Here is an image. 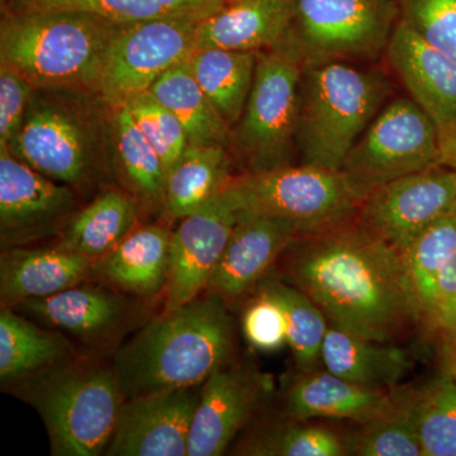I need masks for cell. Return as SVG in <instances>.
I'll list each match as a JSON object with an SVG mask.
<instances>
[{"label":"cell","instance_id":"41","mask_svg":"<svg viewBox=\"0 0 456 456\" xmlns=\"http://www.w3.org/2000/svg\"><path fill=\"white\" fill-rule=\"evenodd\" d=\"M425 322L443 336L456 334V253L441 272L434 305Z\"/></svg>","mask_w":456,"mask_h":456},{"label":"cell","instance_id":"24","mask_svg":"<svg viewBox=\"0 0 456 456\" xmlns=\"http://www.w3.org/2000/svg\"><path fill=\"white\" fill-rule=\"evenodd\" d=\"M171 235L159 224L134 227L98 260L99 274L122 293L142 298L160 293L169 278Z\"/></svg>","mask_w":456,"mask_h":456},{"label":"cell","instance_id":"2","mask_svg":"<svg viewBox=\"0 0 456 456\" xmlns=\"http://www.w3.org/2000/svg\"><path fill=\"white\" fill-rule=\"evenodd\" d=\"M232 350L233 321L227 302L207 292L151 321L118 350L113 368L128 399L203 386L228 364Z\"/></svg>","mask_w":456,"mask_h":456},{"label":"cell","instance_id":"10","mask_svg":"<svg viewBox=\"0 0 456 456\" xmlns=\"http://www.w3.org/2000/svg\"><path fill=\"white\" fill-rule=\"evenodd\" d=\"M436 125L416 102H387L347 155L341 171L362 197L393 180L440 165Z\"/></svg>","mask_w":456,"mask_h":456},{"label":"cell","instance_id":"17","mask_svg":"<svg viewBox=\"0 0 456 456\" xmlns=\"http://www.w3.org/2000/svg\"><path fill=\"white\" fill-rule=\"evenodd\" d=\"M399 80L436 125L441 141L456 130V62L399 18L386 50Z\"/></svg>","mask_w":456,"mask_h":456},{"label":"cell","instance_id":"20","mask_svg":"<svg viewBox=\"0 0 456 456\" xmlns=\"http://www.w3.org/2000/svg\"><path fill=\"white\" fill-rule=\"evenodd\" d=\"M98 260L53 248H4L0 257V298L3 308L27 299L42 298L83 284Z\"/></svg>","mask_w":456,"mask_h":456},{"label":"cell","instance_id":"25","mask_svg":"<svg viewBox=\"0 0 456 456\" xmlns=\"http://www.w3.org/2000/svg\"><path fill=\"white\" fill-rule=\"evenodd\" d=\"M322 362L342 379L380 391L397 388L413 369L410 354L397 344L368 340L330 325Z\"/></svg>","mask_w":456,"mask_h":456},{"label":"cell","instance_id":"38","mask_svg":"<svg viewBox=\"0 0 456 456\" xmlns=\"http://www.w3.org/2000/svg\"><path fill=\"white\" fill-rule=\"evenodd\" d=\"M399 18L456 62V0H395Z\"/></svg>","mask_w":456,"mask_h":456},{"label":"cell","instance_id":"42","mask_svg":"<svg viewBox=\"0 0 456 456\" xmlns=\"http://www.w3.org/2000/svg\"><path fill=\"white\" fill-rule=\"evenodd\" d=\"M440 362L441 375H445L456 382V334L444 336Z\"/></svg>","mask_w":456,"mask_h":456},{"label":"cell","instance_id":"12","mask_svg":"<svg viewBox=\"0 0 456 456\" xmlns=\"http://www.w3.org/2000/svg\"><path fill=\"white\" fill-rule=\"evenodd\" d=\"M455 204L456 170L440 164L374 189L360 207L358 220L403 254Z\"/></svg>","mask_w":456,"mask_h":456},{"label":"cell","instance_id":"18","mask_svg":"<svg viewBox=\"0 0 456 456\" xmlns=\"http://www.w3.org/2000/svg\"><path fill=\"white\" fill-rule=\"evenodd\" d=\"M301 236V230L283 218L244 216L207 284V292L218 294L226 302L244 296Z\"/></svg>","mask_w":456,"mask_h":456},{"label":"cell","instance_id":"16","mask_svg":"<svg viewBox=\"0 0 456 456\" xmlns=\"http://www.w3.org/2000/svg\"><path fill=\"white\" fill-rule=\"evenodd\" d=\"M268 387L259 371L224 365L203 383L188 441V456H218L259 411Z\"/></svg>","mask_w":456,"mask_h":456},{"label":"cell","instance_id":"34","mask_svg":"<svg viewBox=\"0 0 456 456\" xmlns=\"http://www.w3.org/2000/svg\"><path fill=\"white\" fill-rule=\"evenodd\" d=\"M455 253L456 213L452 209L419 233L402 254L415 285L424 321L434 305L441 272Z\"/></svg>","mask_w":456,"mask_h":456},{"label":"cell","instance_id":"36","mask_svg":"<svg viewBox=\"0 0 456 456\" xmlns=\"http://www.w3.org/2000/svg\"><path fill=\"white\" fill-rule=\"evenodd\" d=\"M246 454L260 456L346 455L345 441L323 426L287 424L264 432L251 441Z\"/></svg>","mask_w":456,"mask_h":456},{"label":"cell","instance_id":"14","mask_svg":"<svg viewBox=\"0 0 456 456\" xmlns=\"http://www.w3.org/2000/svg\"><path fill=\"white\" fill-rule=\"evenodd\" d=\"M77 211L75 189L53 182L0 147L3 248L27 244L62 228Z\"/></svg>","mask_w":456,"mask_h":456},{"label":"cell","instance_id":"15","mask_svg":"<svg viewBox=\"0 0 456 456\" xmlns=\"http://www.w3.org/2000/svg\"><path fill=\"white\" fill-rule=\"evenodd\" d=\"M200 388L160 389L126 399L104 454L187 456Z\"/></svg>","mask_w":456,"mask_h":456},{"label":"cell","instance_id":"3","mask_svg":"<svg viewBox=\"0 0 456 456\" xmlns=\"http://www.w3.org/2000/svg\"><path fill=\"white\" fill-rule=\"evenodd\" d=\"M119 23L84 12L4 11L0 61L36 89L98 95L104 61Z\"/></svg>","mask_w":456,"mask_h":456},{"label":"cell","instance_id":"1","mask_svg":"<svg viewBox=\"0 0 456 456\" xmlns=\"http://www.w3.org/2000/svg\"><path fill=\"white\" fill-rule=\"evenodd\" d=\"M283 255L287 281L330 326L395 344L424 321L404 257L355 218L299 237Z\"/></svg>","mask_w":456,"mask_h":456},{"label":"cell","instance_id":"26","mask_svg":"<svg viewBox=\"0 0 456 456\" xmlns=\"http://www.w3.org/2000/svg\"><path fill=\"white\" fill-rule=\"evenodd\" d=\"M139 209L125 189H107L66 221L56 248L102 259L136 227Z\"/></svg>","mask_w":456,"mask_h":456},{"label":"cell","instance_id":"43","mask_svg":"<svg viewBox=\"0 0 456 456\" xmlns=\"http://www.w3.org/2000/svg\"><path fill=\"white\" fill-rule=\"evenodd\" d=\"M440 164L456 170V130L441 141Z\"/></svg>","mask_w":456,"mask_h":456},{"label":"cell","instance_id":"13","mask_svg":"<svg viewBox=\"0 0 456 456\" xmlns=\"http://www.w3.org/2000/svg\"><path fill=\"white\" fill-rule=\"evenodd\" d=\"M180 221L171 235L164 312L187 305L206 290L237 224L241 221V204L232 179L202 208Z\"/></svg>","mask_w":456,"mask_h":456},{"label":"cell","instance_id":"27","mask_svg":"<svg viewBox=\"0 0 456 456\" xmlns=\"http://www.w3.org/2000/svg\"><path fill=\"white\" fill-rule=\"evenodd\" d=\"M74 349L59 331H45L12 308L0 312V379L20 383L71 362Z\"/></svg>","mask_w":456,"mask_h":456},{"label":"cell","instance_id":"32","mask_svg":"<svg viewBox=\"0 0 456 456\" xmlns=\"http://www.w3.org/2000/svg\"><path fill=\"white\" fill-rule=\"evenodd\" d=\"M417 389L397 387L388 406L345 441L349 454L424 456L417 419Z\"/></svg>","mask_w":456,"mask_h":456},{"label":"cell","instance_id":"44","mask_svg":"<svg viewBox=\"0 0 456 456\" xmlns=\"http://www.w3.org/2000/svg\"><path fill=\"white\" fill-rule=\"evenodd\" d=\"M454 212L456 213V204H455V207H454Z\"/></svg>","mask_w":456,"mask_h":456},{"label":"cell","instance_id":"23","mask_svg":"<svg viewBox=\"0 0 456 456\" xmlns=\"http://www.w3.org/2000/svg\"><path fill=\"white\" fill-rule=\"evenodd\" d=\"M112 174L140 208L163 213L167 174L126 104L110 108Z\"/></svg>","mask_w":456,"mask_h":456},{"label":"cell","instance_id":"31","mask_svg":"<svg viewBox=\"0 0 456 456\" xmlns=\"http://www.w3.org/2000/svg\"><path fill=\"white\" fill-rule=\"evenodd\" d=\"M227 0H9L11 12H84L127 25L160 18L211 16Z\"/></svg>","mask_w":456,"mask_h":456},{"label":"cell","instance_id":"40","mask_svg":"<svg viewBox=\"0 0 456 456\" xmlns=\"http://www.w3.org/2000/svg\"><path fill=\"white\" fill-rule=\"evenodd\" d=\"M35 90L23 75L0 61V147L13 145Z\"/></svg>","mask_w":456,"mask_h":456},{"label":"cell","instance_id":"9","mask_svg":"<svg viewBox=\"0 0 456 456\" xmlns=\"http://www.w3.org/2000/svg\"><path fill=\"white\" fill-rule=\"evenodd\" d=\"M399 22L395 0H293L281 44L302 64L375 59Z\"/></svg>","mask_w":456,"mask_h":456},{"label":"cell","instance_id":"11","mask_svg":"<svg viewBox=\"0 0 456 456\" xmlns=\"http://www.w3.org/2000/svg\"><path fill=\"white\" fill-rule=\"evenodd\" d=\"M200 20L176 17L119 25L104 61L99 97L113 108L149 92L167 71L196 53Z\"/></svg>","mask_w":456,"mask_h":456},{"label":"cell","instance_id":"6","mask_svg":"<svg viewBox=\"0 0 456 456\" xmlns=\"http://www.w3.org/2000/svg\"><path fill=\"white\" fill-rule=\"evenodd\" d=\"M18 395L40 413L56 456H99L112 440L126 401L113 367L71 362L17 383Z\"/></svg>","mask_w":456,"mask_h":456},{"label":"cell","instance_id":"28","mask_svg":"<svg viewBox=\"0 0 456 456\" xmlns=\"http://www.w3.org/2000/svg\"><path fill=\"white\" fill-rule=\"evenodd\" d=\"M230 167L228 147L189 145L167 174L164 216L183 220L202 208L232 179Z\"/></svg>","mask_w":456,"mask_h":456},{"label":"cell","instance_id":"35","mask_svg":"<svg viewBox=\"0 0 456 456\" xmlns=\"http://www.w3.org/2000/svg\"><path fill=\"white\" fill-rule=\"evenodd\" d=\"M424 456H456V382L441 375L417 389Z\"/></svg>","mask_w":456,"mask_h":456},{"label":"cell","instance_id":"22","mask_svg":"<svg viewBox=\"0 0 456 456\" xmlns=\"http://www.w3.org/2000/svg\"><path fill=\"white\" fill-rule=\"evenodd\" d=\"M395 389L380 391L342 379L327 371L303 373L285 395V411L290 419H349L365 424L388 406Z\"/></svg>","mask_w":456,"mask_h":456},{"label":"cell","instance_id":"5","mask_svg":"<svg viewBox=\"0 0 456 456\" xmlns=\"http://www.w3.org/2000/svg\"><path fill=\"white\" fill-rule=\"evenodd\" d=\"M392 93L379 70L347 61L303 65L297 151L302 164L341 170Z\"/></svg>","mask_w":456,"mask_h":456},{"label":"cell","instance_id":"7","mask_svg":"<svg viewBox=\"0 0 456 456\" xmlns=\"http://www.w3.org/2000/svg\"><path fill=\"white\" fill-rule=\"evenodd\" d=\"M303 64L283 44L259 51L253 88L231 149L246 173L289 165L297 150Z\"/></svg>","mask_w":456,"mask_h":456},{"label":"cell","instance_id":"33","mask_svg":"<svg viewBox=\"0 0 456 456\" xmlns=\"http://www.w3.org/2000/svg\"><path fill=\"white\" fill-rule=\"evenodd\" d=\"M260 288L272 294L287 318L288 344L302 373L316 370L322 362V346L329 322L307 294L278 279L261 281Z\"/></svg>","mask_w":456,"mask_h":456},{"label":"cell","instance_id":"30","mask_svg":"<svg viewBox=\"0 0 456 456\" xmlns=\"http://www.w3.org/2000/svg\"><path fill=\"white\" fill-rule=\"evenodd\" d=\"M259 51L197 50L189 57L191 73L204 94L231 128L244 113L253 88Z\"/></svg>","mask_w":456,"mask_h":456},{"label":"cell","instance_id":"37","mask_svg":"<svg viewBox=\"0 0 456 456\" xmlns=\"http://www.w3.org/2000/svg\"><path fill=\"white\" fill-rule=\"evenodd\" d=\"M126 106L169 174L189 146L182 123L150 92L132 98Z\"/></svg>","mask_w":456,"mask_h":456},{"label":"cell","instance_id":"21","mask_svg":"<svg viewBox=\"0 0 456 456\" xmlns=\"http://www.w3.org/2000/svg\"><path fill=\"white\" fill-rule=\"evenodd\" d=\"M293 0H227L198 27L197 50L263 51L283 42Z\"/></svg>","mask_w":456,"mask_h":456},{"label":"cell","instance_id":"8","mask_svg":"<svg viewBox=\"0 0 456 456\" xmlns=\"http://www.w3.org/2000/svg\"><path fill=\"white\" fill-rule=\"evenodd\" d=\"M241 217L265 215L293 222L302 235L358 217L364 197L341 170L292 164L232 178Z\"/></svg>","mask_w":456,"mask_h":456},{"label":"cell","instance_id":"19","mask_svg":"<svg viewBox=\"0 0 456 456\" xmlns=\"http://www.w3.org/2000/svg\"><path fill=\"white\" fill-rule=\"evenodd\" d=\"M12 310L83 341L117 334L131 308L118 292L94 284H79L42 298L27 299Z\"/></svg>","mask_w":456,"mask_h":456},{"label":"cell","instance_id":"29","mask_svg":"<svg viewBox=\"0 0 456 456\" xmlns=\"http://www.w3.org/2000/svg\"><path fill=\"white\" fill-rule=\"evenodd\" d=\"M188 60L167 71L149 92L179 119L189 145H221L231 150L232 128L204 94Z\"/></svg>","mask_w":456,"mask_h":456},{"label":"cell","instance_id":"4","mask_svg":"<svg viewBox=\"0 0 456 456\" xmlns=\"http://www.w3.org/2000/svg\"><path fill=\"white\" fill-rule=\"evenodd\" d=\"M8 150L53 182L89 188L112 174L110 107L93 93L36 89Z\"/></svg>","mask_w":456,"mask_h":456},{"label":"cell","instance_id":"39","mask_svg":"<svg viewBox=\"0 0 456 456\" xmlns=\"http://www.w3.org/2000/svg\"><path fill=\"white\" fill-rule=\"evenodd\" d=\"M248 341L261 351H275L288 344L287 318L281 303L260 288L259 296L246 308L242 320Z\"/></svg>","mask_w":456,"mask_h":456}]
</instances>
